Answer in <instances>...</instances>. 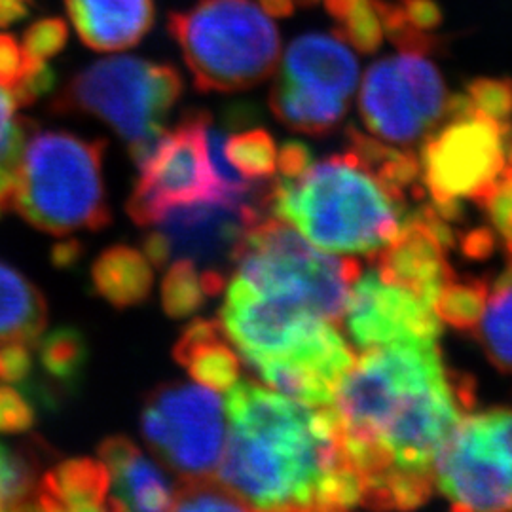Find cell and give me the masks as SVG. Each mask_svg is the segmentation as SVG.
<instances>
[{
    "label": "cell",
    "mask_w": 512,
    "mask_h": 512,
    "mask_svg": "<svg viewBox=\"0 0 512 512\" xmlns=\"http://www.w3.org/2000/svg\"><path fill=\"white\" fill-rule=\"evenodd\" d=\"M473 404V384L448 370L439 342L363 349L332 403L359 505L408 511L427 503L440 450Z\"/></svg>",
    "instance_id": "6da1fadb"
},
{
    "label": "cell",
    "mask_w": 512,
    "mask_h": 512,
    "mask_svg": "<svg viewBox=\"0 0 512 512\" xmlns=\"http://www.w3.org/2000/svg\"><path fill=\"white\" fill-rule=\"evenodd\" d=\"M220 482L262 511H348L361 486L334 406H308L256 382L226 391Z\"/></svg>",
    "instance_id": "7a4b0ae2"
},
{
    "label": "cell",
    "mask_w": 512,
    "mask_h": 512,
    "mask_svg": "<svg viewBox=\"0 0 512 512\" xmlns=\"http://www.w3.org/2000/svg\"><path fill=\"white\" fill-rule=\"evenodd\" d=\"M220 325L241 359L279 393L330 406L355 353L336 325L317 313L264 296L232 277Z\"/></svg>",
    "instance_id": "3957f363"
},
{
    "label": "cell",
    "mask_w": 512,
    "mask_h": 512,
    "mask_svg": "<svg viewBox=\"0 0 512 512\" xmlns=\"http://www.w3.org/2000/svg\"><path fill=\"white\" fill-rule=\"evenodd\" d=\"M266 205L315 247L342 255H378L408 215L406 203L349 150L294 179L279 177L266 188Z\"/></svg>",
    "instance_id": "277c9868"
},
{
    "label": "cell",
    "mask_w": 512,
    "mask_h": 512,
    "mask_svg": "<svg viewBox=\"0 0 512 512\" xmlns=\"http://www.w3.org/2000/svg\"><path fill=\"white\" fill-rule=\"evenodd\" d=\"M105 141L33 126L16 169L12 209L54 236L101 230L110 222L103 186Z\"/></svg>",
    "instance_id": "5b68a950"
},
{
    "label": "cell",
    "mask_w": 512,
    "mask_h": 512,
    "mask_svg": "<svg viewBox=\"0 0 512 512\" xmlns=\"http://www.w3.org/2000/svg\"><path fill=\"white\" fill-rule=\"evenodd\" d=\"M167 29L202 92L255 88L281 59L279 29L253 0H198L171 12Z\"/></svg>",
    "instance_id": "8992f818"
},
{
    "label": "cell",
    "mask_w": 512,
    "mask_h": 512,
    "mask_svg": "<svg viewBox=\"0 0 512 512\" xmlns=\"http://www.w3.org/2000/svg\"><path fill=\"white\" fill-rule=\"evenodd\" d=\"M183 93V78L171 65L143 57L116 55L99 59L55 95L57 114H88L105 122L128 143L141 164L164 135L165 122Z\"/></svg>",
    "instance_id": "52a82bcc"
},
{
    "label": "cell",
    "mask_w": 512,
    "mask_h": 512,
    "mask_svg": "<svg viewBox=\"0 0 512 512\" xmlns=\"http://www.w3.org/2000/svg\"><path fill=\"white\" fill-rule=\"evenodd\" d=\"M234 279L264 296L300 304L338 325L361 277L353 258L323 255L289 222L264 215L247 230L236 255Z\"/></svg>",
    "instance_id": "ba28073f"
},
{
    "label": "cell",
    "mask_w": 512,
    "mask_h": 512,
    "mask_svg": "<svg viewBox=\"0 0 512 512\" xmlns=\"http://www.w3.org/2000/svg\"><path fill=\"white\" fill-rule=\"evenodd\" d=\"M359 84V61L340 37L308 33L285 50L270 109L287 128L325 135L344 120Z\"/></svg>",
    "instance_id": "9c48e42d"
},
{
    "label": "cell",
    "mask_w": 512,
    "mask_h": 512,
    "mask_svg": "<svg viewBox=\"0 0 512 512\" xmlns=\"http://www.w3.org/2000/svg\"><path fill=\"white\" fill-rule=\"evenodd\" d=\"M512 124H499L475 109L448 116L423 141L421 183L440 217L459 219L461 202H480L507 167Z\"/></svg>",
    "instance_id": "30bf717a"
},
{
    "label": "cell",
    "mask_w": 512,
    "mask_h": 512,
    "mask_svg": "<svg viewBox=\"0 0 512 512\" xmlns=\"http://www.w3.org/2000/svg\"><path fill=\"white\" fill-rule=\"evenodd\" d=\"M435 488L458 511H512V410L465 414L435 463Z\"/></svg>",
    "instance_id": "8fae6325"
},
{
    "label": "cell",
    "mask_w": 512,
    "mask_h": 512,
    "mask_svg": "<svg viewBox=\"0 0 512 512\" xmlns=\"http://www.w3.org/2000/svg\"><path fill=\"white\" fill-rule=\"evenodd\" d=\"M448 93L439 69L425 55H389L374 61L359 93L368 131L391 145L412 147L446 116Z\"/></svg>",
    "instance_id": "7c38bea8"
},
{
    "label": "cell",
    "mask_w": 512,
    "mask_h": 512,
    "mask_svg": "<svg viewBox=\"0 0 512 512\" xmlns=\"http://www.w3.org/2000/svg\"><path fill=\"white\" fill-rule=\"evenodd\" d=\"M141 429L169 469L183 476L213 475L226 444V406L205 385L165 384L148 395Z\"/></svg>",
    "instance_id": "4fadbf2b"
},
{
    "label": "cell",
    "mask_w": 512,
    "mask_h": 512,
    "mask_svg": "<svg viewBox=\"0 0 512 512\" xmlns=\"http://www.w3.org/2000/svg\"><path fill=\"white\" fill-rule=\"evenodd\" d=\"M209 118L205 110L188 112L137 164L128 213L139 226H154L173 207L222 200L205 139Z\"/></svg>",
    "instance_id": "5bb4252c"
},
{
    "label": "cell",
    "mask_w": 512,
    "mask_h": 512,
    "mask_svg": "<svg viewBox=\"0 0 512 512\" xmlns=\"http://www.w3.org/2000/svg\"><path fill=\"white\" fill-rule=\"evenodd\" d=\"M264 215H268L264 190L258 202L209 200L173 207L145 238V256L156 268H164L173 258H188L203 270L222 274L234 264L247 230Z\"/></svg>",
    "instance_id": "9a60e30c"
},
{
    "label": "cell",
    "mask_w": 512,
    "mask_h": 512,
    "mask_svg": "<svg viewBox=\"0 0 512 512\" xmlns=\"http://www.w3.org/2000/svg\"><path fill=\"white\" fill-rule=\"evenodd\" d=\"M344 319L361 351L401 342H439L440 319L433 306L408 289L387 283L378 272L355 281Z\"/></svg>",
    "instance_id": "2e32d148"
},
{
    "label": "cell",
    "mask_w": 512,
    "mask_h": 512,
    "mask_svg": "<svg viewBox=\"0 0 512 512\" xmlns=\"http://www.w3.org/2000/svg\"><path fill=\"white\" fill-rule=\"evenodd\" d=\"M454 245L450 222L429 203L404 217L401 230L374 255L378 275L433 306L440 289L456 277L448 260Z\"/></svg>",
    "instance_id": "e0dca14e"
},
{
    "label": "cell",
    "mask_w": 512,
    "mask_h": 512,
    "mask_svg": "<svg viewBox=\"0 0 512 512\" xmlns=\"http://www.w3.org/2000/svg\"><path fill=\"white\" fill-rule=\"evenodd\" d=\"M110 476L112 511H171L173 490L164 473L128 437H109L99 446Z\"/></svg>",
    "instance_id": "ac0fdd59"
},
{
    "label": "cell",
    "mask_w": 512,
    "mask_h": 512,
    "mask_svg": "<svg viewBox=\"0 0 512 512\" xmlns=\"http://www.w3.org/2000/svg\"><path fill=\"white\" fill-rule=\"evenodd\" d=\"M82 42L95 52L137 46L154 25L152 0H65Z\"/></svg>",
    "instance_id": "d6986e66"
},
{
    "label": "cell",
    "mask_w": 512,
    "mask_h": 512,
    "mask_svg": "<svg viewBox=\"0 0 512 512\" xmlns=\"http://www.w3.org/2000/svg\"><path fill=\"white\" fill-rule=\"evenodd\" d=\"M173 357L198 382L226 393L238 384L239 359L220 321L194 319L173 348Z\"/></svg>",
    "instance_id": "ffe728a7"
},
{
    "label": "cell",
    "mask_w": 512,
    "mask_h": 512,
    "mask_svg": "<svg viewBox=\"0 0 512 512\" xmlns=\"http://www.w3.org/2000/svg\"><path fill=\"white\" fill-rule=\"evenodd\" d=\"M110 476L103 461L67 459L38 480L37 509L109 511Z\"/></svg>",
    "instance_id": "44dd1931"
},
{
    "label": "cell",
    "mask_w": 512,
    "mask_h": 512,
    "mask_svg": "<svg viewBox=\"0 0 512 512\" xmlns=\"http://www.w3.org/2000/svg\"><path fill=\"white\" fill-rule=\"evenodd\" d=\"M48 325V306L37 287L0 262V346L37 344Z\"/></svg>",
    "instance_id": "7402d4cb"
},
{
    "label": "cell",
    "mask_w": 512,
    "mask_h": 512,
    "mask_svg": "<svg viewBox=\"0 0 512 512\" xmlns=\"http://www.w3.org/2000/svg\"><path fill=\"white\" fill-rule=\"evenodd\" d=\"M93 285L114 308H131L145 302L154 285L152 266L145 253L116 245L93 262Z\"/></svg>",
    "instance_id": "603a6c76"
},
{
    "label": "cell",
    "mask_w": 512,
    "mask_h": 512,
    "mask_svg": "<svg viewBox=\"0 0 512 512\" xmlns=\"http://www.w3.org/2000/svg\"><path fill=\"white\" fill-rule=\"evenodd\" d=\"M348 150L357 158V162L401 200L408 202L410 196L421 200L420 160L410 150L387 147L380 139L368 137L359 129L349 128Z\"/></svg>",
    "instance_id": "cb8c5ba5"
},
{
    "label": "cell",
    "mask_w": 512,
    "mask_h": 512,
    "mask_svg": "<svg viewBox=\"0 0 512 512\" xmlns=\"http://www.w3.org/2000/svg\"><path fill=\"white\" fill-rule=\"evenodd\" d=\"M55 74L48 61L29 54L18 38L0 33V88L18 107H29L54 88Z\"/></svg>",
    "instance_id": "d4e9b609"
},
{
    "label": "cell",
    "mask_w": 512,
    "mask_h": 512,
    "mask_svg": "<svg viewBox=\"0 0 512 512\" xmlns=\"http://www.w3.org/2000/svg\"><path fill=\"white\" fill-rule=\"evenodd\" d=\"M475 332L488 359L499 370L512 374V258L490 285L488 304Z\"/></svg>",
    "instance_id": "484cf974"
},
{
    "label": "cell",
    "mask_w": 512,
    "mask_h": 512,
    "mask_svg": "<svg viewBox=\"0 0 512 512\" xmlns=\"http://www.w3.org/2000/svg\"><path fill=\"white\" fill-rule=\"evenodd\" d=\"M336 37L361 54H376L384 44L380 0H323Z\"/></svg>",
    "instance_id": "4316f807"
},
{
    "label": "cell",
    "mask_w": 512,
    "mask_h": 512,
    "mask_svg": "<svg viewBox=\"0 0 512 512\" xmlns=\"http://www.w3.org/2000/svg\"><path fill=\"white\" fill-rule=\"evenodd\" d=\"M490 296V283L484 279H450L437 294L433 310L452 329L476 330Z\"/></svg>",
    "instance_id": "83f0119b"
},
{
    "label": "cell",
    "mask_w": 512,
    "mask_h": 512,
    "mask_svg": "<svg viewBox=\"0 0 512 512\" xmlns=\"http://www.w3.org/2000/svg\"><path fill=\"white\" fill-rule=\"evenodd\" d=\"M16 101L0 88V219L12 209L19 152L33 124L16 114Z\"/></svg>",
    "instance_id": "f1b7e54d"
},
{
    "label": "cell",
    "mask_w": 512,
    "mask_h": 512,
    "mask_svg": "<svg viewBox=\"0 0 512 512\" xmlns=\"http://www.w3.org/2000/svg\"><path fill=\"white\" fill-rule=\"evenodd\" d=\"M38 361L61 384L73 385L80 380L88 363V344L76 329H57L38 338Z\"/></svg>",
    "instance_id": "f546056e"
},
{
    "label": "cell",
    "mask_w": 512,
    "mask_h": 512,
    "mask_svg": "<svg viewBox=\"0 0 512 512\" xmlns=\"http://www.w3.org/2000/svg\"><path fill=\"white\" fill-rule=\"evenodd\" d=\"M224 154L239 175L249 181L268 179L277 169V145L266 129H247L226 135Z\"/></svg>",
    "instance_id": "4dcf8cb0"
},
{
    "label": "cell",
    "mask_w": 512,
    "mask_h": 512,
    "mask_svg": "<svg viewBox=\"0 0 512 512\" xmlns=\"http://www.w3.org/2000/svg\"><path fill=\"white\" fill-rule=\"evenodd\" d=\"M211 294L205 287L203 274L188 258H177L162 283V306L171 319H184L202 310Z\"/></svg>",
    "instance_id": "1f68e13d"
},
{
    "label": "cell",
    "mask_w": 512,
    "mask_h": 512,
    "mask_svg": "<svg viewBox=\"0 0 512 512\" xmlns=\"http://www.w3.org/2000/svg\"><path fill=\"white\" fill-rule=\"evenodd\" d=\"M38 480L27 456L0 442V511L37 509Z\"/></svg>",
    "instance_id": "d6a6232c"
},
{
    "label": "cell",
    "mask_w": 512,
    "mask_h": 512,
    "mask_svg": "<svg viewBox=\"0 0 512 512\" xmlns=\"http://www.w3.org/2000/svg\"><path fill=\"white\" fill-rule=\"evenodd\" d=\"M251 511L249 505L222 482L209 476H183L181 484L173 492L171 511Z\"/></svg>",
    "instance_id": "836d02e7"
},
{
    "label": "cell",
    "mask_w": 512,
    "mask_h": 512,
    "mask_svg": "<svg viewBox=\"0 0 512 512\" xmlns=\"http://www.w3.org/2000/svg\"><path fill=\"white\" fill-rule=\"evenodd\" d=\"M467 97L482 116L499 124L512 120V78L478 76L467 82Z\"/></svg>",
    "instance_id": "e575fe53"
},
{
    "label": "cell",
    "mask_w": 512,
    "mask_h": 512,
    "mask_svg": "<svg viewBox=\"0 0 512 512\" xmlns=\"http://www.w3.org/2000/svg\"><path fill=\"white\" fill-rule=\"evenodd\" d=\"M478 205L484 209L494 236L503 241L507 255L512 258V150L507 156L503 175Z\"/></svg>",
    "instance_id": "d590c367"
},
{
    "label": "cell",
    "mask_w": 512,
    "mask_h": 512,
    "mask_svg": "<svg viewBox=\"0 0 512 512\" xmlns=\"http://www.w3.org/2000/svg\"><path fill=\"white\" fill-rule=\"evenodd\" d=\"M69 29L61 18H42L23 33V48L40 61L61 54L67 46Z\"/></svg>",
    "instance_id": "8d00e7d4"
},
{
    "label": "cell",
    "mask_w": 512,
    "mask_h": 512,
    "mask_svg": "<svg viewBox=\"0 0 512 512\" xmlns=\"http://www.w3.org/2000/svg\"><path fill=\"white\" fill-rule=\"evenodd\" d=\"M393 21L397 27L435 33L444 23V10L439 0H393Z\"/></svg>",
    "instance_id": "74e56055"
},
{
    "label": "cell",
    "mask_w": 512,
    "mask_h": 512,
    "mask_svg": "<svg viewBox=\"0 0 512 512\" xmlns=\"http://www.w3.org/2000/svg\"><path fill=\"white\" fill-rule=\"evenodd\" d=\"M35 423V410L19 391L0 382V433H23Z\"/></svg>",
    "instance_id": "f35d334b"
},
{
    "label": "cell",
    "mask_w": 512,
    "mask_h": 512,
    "mask_svg": "<svg viewBox=\"0 0 512 512\" xmlns=\"http://www.w3.org/2000/svg\"><path fill=\"white\" fill-rule=\"evenodd\" d=\"M33 357L29 346L8 344L0 346V382L2 384H19L31 376Z\"/></svg>",
    "instance_id": "ab89813d"
},
{
    "label": "cell",
    "mask_w": 512,
    "mask_h": 512,
    "mask_svg": "<svg viewBox=\"0 0 512 512\" xmlns=\"http://www.w3.org/2000/svg\"><path fill=\"white\" fill-rule=\"evenodd\" d=\"M313 164L310 148L304 143L291 141L277 150V171L283 179H294L302 175Z\"/></svg>",
    "instance_id": "60d3db41"
},
{
    "label": "cell",
    "mask_w": 512,
    "mask_h": 512,
    "mask_svg": "<svg viewBox=\"0 0 512 512\" xmlns=\"http://www.w3.org/2000/svg\"><path fill=\"white\" fill-rule=\"evenodd\" d=\"M35 0H0V27H10L27 18Z\"/></svg>",
    "instance_id": "b9f144b4"
},
{
    "label": "cell",
    "mask_w": 512,
    "mask_h": 512,
    "mask_svg": "<svg viewBox=\"0 0 512 512\" xmlns=\"http://www.w3.org/2000/svg\"><path fill=\"white\" fill-rule=\"evenodd\" d=\"M82 253H84L82 245L76 239H69L55 245L52 251V262L57 268H71L80 260Z\"/></svg>",
    "instance_id": "7bdbcfd3"
},
{
    "label": "cell",
    "mask_w": 512,
    "mask_h": 512,
    "mask_svg": "<svg viewBox=\"0 0 512 512\" xmlns=\"http://www.w3.org/2000/svg\"><path fill=\"white\" fill-rule=\"evenodd\" d=\"M260 6L270 14V16H277V18H287L294 14L300 8H308L317 4L319 0H258Z\"/></svg>",
    "instance_id": "ee69618b"
}]
</instances>
